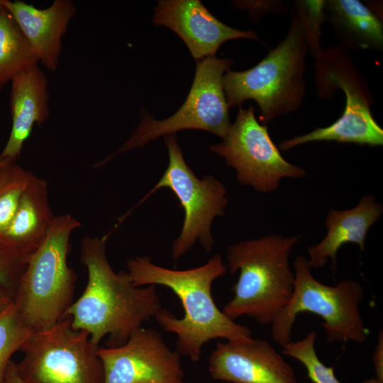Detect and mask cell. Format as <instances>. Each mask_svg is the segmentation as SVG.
<instances>
[{"mask_svg":"<svg viewBox=\"0 0 383 383\" xmlns=\"http://www.w3.org/2000/svg\"><path fill=\"white\" fill-rule=\"evenodd\" d=\"M294 268L292 298L270 324L273 340L282 348L290 343L297 315L309 312L323 319L328 343H365L368 331L360 310L365 295L362 285L352 279L334 286L321 283L312 275V267L303 255L296 257Z\"/></svg>","mask_w":383,"mask_h":383,"instance_id":"obj_7","label":"cell"},{"mask_svg":"<svg viewBox=\"0 0 383 383\" xmlns=\"http://www.w3.org/2000/svg\"><path fill=\"white\" fill-rule=\"evenodd\" d=\"M317 335L316 331H311L301 340L291 341L283 347V354L299 361L313 383H341L336 378L333 367L326 366L318 357L315 350Z\"/></svg>","mask_w":383,"mask_h":383,"instance_id":"obj_23","label":"cell"},{"mask_svg":"<svg viewBox=\"0 0 383 383\" xmlns=\"http://www.w3.org/2000/svg\"><path fill=\"white\" fill-rule=\"evenodd\" d=\"M152 23L174 32L199 60L215 56L221 44L233 39L260 40L251 30L231 28L213 16L199 0H160Z\"/></svg>","mask_w":383,"mask_h":383,"instance_id":"obj_14","label":"cell"},{"mask_svg":"<svg viewBox=\"0 0 383 383\" xmlns=\"http://www.w3.org/2000/svg\"><path fill=\"white\" fill-rule=\"evenodd\" d=\"M29 255L7 245L0 238V289L13 298Z\"/></svg>","mask_w":383,"mask_h":383,"instance_id":"obj_24","label":"cell"},{"mask_svg":"<svg viewBox=\"0 0 383 383\" xmlns=\"http://www.w3.org/2000/svg\"><path fill=\"white\" fill-rule=\"evenodd\" d=\"M209 372L213 379L231 383H297L293 367L270 343L252 338L218 342Z\"/></svg>","mask_w":383,"mask_h":383,"instance_id":"obj_13","label":"cell"},{"mask_svg":"<svg viewBox=\"0 0 383 383\" xmlns=\"http://www.w3.org/2000/svg\"><path fill=\"white\" fill-rule=\"evenodd\" d=\"M107 238L86 236L82 240L80 259L87 282L65 316L74 329L88 332L94 344L108 335L107 347H117L162 308L155 285L136 287L127 272L113 270L106 252Z\"/></svg>","mask_w":383,"mask_h":383,"instance_id":"obj_2","label":"cell"},{"mask_svg":"<svg viewBox=\"0 0 383 383\" xmlns=\"http://www.w3.org/2000/svg\"><path fill=\"white\" fill-rule=\"evenodd\" d=\"M10 96L11 129L1 158L15 161L35 124L42 125L49 116L48 82L38 65L11 80Z\"/></svg>","mask_w":383,"mask_h":383,"instance_id":"obj_16","label":"cell"},{"mask_svg":"<svg viewBox=\"0 0 383 383\" xmlns=\"http://www.w3.org/2000/svg\"><path fill=\"white\" fill-rule=\"evenodd\" d=\"M104 383H183L180 355L161 333L143 327L117 347H99Z\"/></svg>","mask_w":383,"mask_h":383,"instance_id":"obj_12","label":"cell"},{"mask_svg":"<svg viewBox=\"0 0 383 383\" xmlns=\"http://www.w3.org/2000/svg\"><path fill=\"white\" fill-rule=\"evenodd\" d=\"M325 19L331 24L340 45L347 50H382L379 17L357 0L325 1Z\"/></svg>","mask_w":383,"mask_h":383,"instance_id":"obj_19","label":"cell"},{"mask_svg":"<svg viewBox=\"0 0 383 383\" xmlns=\"http://www.w3.org/2000/svg\"><path fill=\"white\" fill-rule=\"evenodd\" d=\"M4 8L12 16L32 47L39 62L55 72L62 51V38L76 13L70 0H55L45 9L22 1L4 0Z\"/></svg>","mask_w":383,"mask_h":383,"instance_id":"obj_15","label":"cell"},{"mask_svg":"<svg viewBox=\"0 0 383 383\" xmlns=\"http://www.w3.org/2000/svg\"><path fill=\"white\" fill-rule=\"evenodd\" d=\"M299 240L272 234L228 245L227 268L239 276L222 311L233 320L246 316L270 325L292 298L294 274L289 258Z\"/></svg>","mask_w":383,"mask_h":383,"instance_id":"obj_3","label":"cell"},{"mask_svg":"<svg viewBox=\"0 0 383 383\" xmlns=\"http://www.w3.org/2000/svg\"><path fill=\"white\" fill-rule=\"evenodd\" d=\"M316 90L318 97L331 99L340 89L345 95L344 111L328 126L282 140L279 148L287 151L316 141H337L360 145L382 146L383 129L374 120L371 105L374 103L368 83L348 50L341 45L321 49L316 58Z\"/></svg>","mask_w":383,"mask_h":383,"instance_id":"obj_6","label":"cell"},{"mask_svg":"<svg viewBox=\"0 0 383 383\" xmlns=\"http://www.w3.org/2000/svg\"><path fill=\"white\" fill-rule=\"evenodd\" d=\"M169 162L162 177L143 198L142 202L160 188L170 189L178 199L184 211L181 233L172 245V257L178 260L197 240L210 252L215 243L211 232L212 221L223 216L228 200L224 184L211 175L198 178L186 163L177 143L176 134L164 136Z\"/></svg>","mask_w":383,"mask_h":383,"instance_id":"obj_10","label":"cell"},{"mask_svg":"<svg viewBox=\"0 0 383 383\" xmlns=\"http://www.w3.org/2000/svg\"><path fill=\"white\" fill-rule=\"evenodd\" d=\"M362 383H383V381H381L377 378H372L368 379H365Z\"/></svg>","mask_w":383,"mask_h":383,"instance_id":"obj_29","label":"cell"},{"mask_svg":"<svg viewBox=\"0 0 383 383\" xmlns=\"http://www.w3.org/2000/svg\"><path fill=\"white\" fill-rule=\"evenodd\" d=\"M12 296L8 292L0 289V312L12 302Z\"/></svg>","mask_w":383,"mask_h":383,"instance_id":"obj_28","label":"cell"},{"mask_svg":"<svg viewBox=\"0 0 383 383\" xmlns=\"http://www.w3.org/2000/svg\"><path fill=\"white\" fill-rule=\"evenodd\" d=\"M382 213V204L372 195L362 197L352 209H330L326 220V236L320 243L308 248V260L311 267H322L330 258L332 269L335 271L337 252L345 243H355L361 251L365 250L367 234Z\"/></svg>","mask_w":383,"mask_h":383,"instance_id":"obj_17","label":"cell"},{"mask_svg":"<svg viewBox=\"0 0 383 383\" xmlns=\"http://www.w3.org/2000/svg\"><path fill=\"white\" fill-rule=\"evenodd\" d=\"M227 269L218 254L200 267L184 270L160 267L148 256L127 260V272L135 286H165L179 299L184 311L182 318H177L163 309L155 318L163 330L177 335L178 353L194 362L199 360L201 348L209 340L238 341L252 338L250 329L227 316L213 299L212 284L225 275Z\"/></svg>","mask_w":383,"mask_h":383,"instance_id":"obj_1","label":"cell"},{"mask_svg":"<svg viewBox=\"0 0 383 383\" xmlns=\"http://www.w3.org/2000/svg\"><path fill=\"white\" fill-rule=\"evenodd\" d=\"M38 60L18 24L4 8L0 11V91Z\"/></svg>","mask_w":383,"mask_h":383,"instance_id":"obj_20","label":"cell"},{"mask_svg":"<svg viewBox=\"0 0 383 383\" xmlns=\"http://www.w3.org/2000/svg\"><path fill=\"white\" fill-rule=\"evenodd\" d=\"M33 333L13 302L0 312V383L4 382L11 356Z\"/></svg>","mask_w":383,"mask_h":383,"instance_id":"obj_22","label":"cell"},{"mask_svg":"<svg viewBox=\"0 0 383 383\" xmlns=\"http://www.w3.org/2000/svg\"><path fill=\"white\" fill-rule=\"evenodd\" d=\"M373 365L377 379L383 381V335L379 331L378 342L373 355Z\"/></svg>","mask_w":383,"mask_h":383,"instance_id":"obj_26","label":"cell"},{"mask_svg":"<svg viewBox=\"0 0 383 383\" xmlns=\"http://www.w3.org/2000/svg\"><path fill=\"white\" fill-rule=\"evenodd\" d=\"M253 106L239 108L236 119L219 143L210 150L235 170L238 181L260 193H270L283 178L301 179V167L287 161L271 139L267 127L258 122Z\"/></svg>","mask_w":383,"mask_h":383,"instance_id":"obj_11","label":"cell"},{"mask_svg":"<svg viewBox=\"0 0 383 383\" xmlns=\"http://www.w3.org/2000/svg\"><path fill=\"white\" fill-rule=\"evenodd\" d=\"M309 51L303 20L293 8L285 38L255 66L235 72L228 70L222 84L228 106L254 100L259 106L260 123L297 111L305 96V57Z\"/></svg>","mask_w":383,"mask_h":383,"instance_id":"obj_4","label":"cell"},{"mask_svg":"<svg viewBox=\"0 0 383 383\" xmlns=\"http://www.w3.org/2000/svg\"><path fill=\"white\" fill-rule=\"evenodd\" d=\"M3 2H4V0H0V11L1 9L3 8Z\"/></svg>","mask_w":383,"mask_h":383,"instance_id":"obj_31","label":"cell"},{"mask_svg":"<svg viewBox=\"0 0 383 383\" xmlns=\"http://www.w3.org/2000/svg\"><path fill=\"white\" fill-rule=\"evenodd\" d=\"M55 217L49 203L47 182L33 174L0 238L18 252L30 255L41 245Z\"/></svg>","mask_w":383,"mask_h":383,"instance_id":"obj_18","label":"cell"},{"mask_svg":"<svg viewBox=\"0 0 383 383\" xmlns=\"http://www.w3.org/2000/svg\"><path fill=\"white\" fill-rule=\"evenodd\" d=\"M325 1H298L294 9L301 16L308 35L309 51L316 59L320 54V28L325 19Z\"/></svg>","mask_w":383,"mask_h":383,"instance_id":"obj_25","label":"cell"},{"mask_svg":"<svg viewBox=\"0 0 383 383\" xmlns=\"http://www.w3.org/2000/svg\"><path fill=\"white\" fill-rule=\"evenodd\" d=\"M33 174L11 161L0 169V235L11 221Z\"/></svg>","mask_w":383,"mask_h":383,"instance_id":"obj_21","label":"cell"},{"mask_svg":"<svg viewBox=\"0 0 383 383\" xmlns=\"http://www.w3.org/2000/svg\"><path fill=\"white\" fill-rule=\"evenodd\" d=\"M3 383H25L18 372L16 363L12 360L7 367Z\"/></svg>","mask_w":383,"mask_h":383,"instance_id":"obj_27","label":"cell"},{"mask_svg":"<svg viewBox=\"0 0 383 383\" xmlns=\"http://www.w3.org/2000/svg\"><path fill=\"white\" fill-rule=\"evenodd\" d=\"M11 161H13V160L0 157V169Z\"/></svg>","mask_w":383,"mask_h":383,"instance_id":"obj_30","label":"cell"},{"mask_svg":"<svg viewBox=\"0 0 383 383\" xmlns=\"http://www.w3.org/2000/svg\"><path fill=\"white\" fill-rule=\"evenodd\" d=\"M99 347L88 332L74 329L65 316L28 338L20 350L24 355L17 370L25 383H104Z\"/></svg>","mask_w":383,"mask_h":383,"instance_id":"obj_9","label":"cell"},{"mask_svg":"<svg viewBox=\"0 0 383 383\" xmlns=\"http://www.w3.org/2000/svg\"><path fill=\"white\" fill-rule=\"evenodd\" d=\"M80 226L69 213L56 216L41 245L28 258L12 302L33 333L55 326L74 302L77 275L67 256L71 234Z\"/></svg>","mask_w":383,"mask_h":383,"instance_id":"obj_5","label":"cell"},{"mask_svg":"<svg viewBox=\"0 0 383 383\" xmlns=\"http://www.w3.org/2000/svg\"><path fill=\"white\" fill-rule=\"evenodd\" d=\"M194 79L182 106L167 118L157 120L143 111L140 123L131 137L115 152L96 162L99 167L119 154L141 148L162 135L187 129L210 132L223 139L231 123L222 77L233 60L206 57L196 60Z\"/></svg>","mask_w":383,"mask_h":383,"instance_id":"obj_8","label":"cell"}]
</instances>
